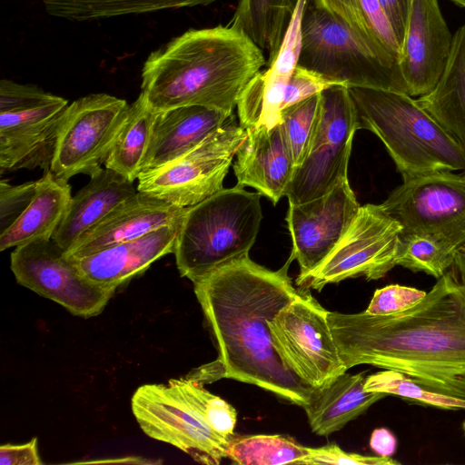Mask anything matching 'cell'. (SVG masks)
I'll use <instances>...</instances> for the list:
<instances>
[{"mask_svg": "<svg viewBox=\"0 0 465 465\" xmlns=\"http://www.w3.org/2000/svg\"><path fill=\"white\" fill-rule=\"evenodd\" d=\"M347 370L398 371L424 388L465 400V244L414 307L391 315L328 312Z\"/></svg>", "mask_w": 465, "mask_h": 465, "instance_id": "1", "label": "cell"}, {"mask_svg": "<svg viewBox=\"0 0 465 465\" xmlns=\"http://www.w3.org/2000/svg\"><path fill=\"white\" fill-rule=\"evenodd\" d=\"M293 258L272 271L250 256L195 281L194 293L212 331L218 358L189 377L227 378L269 391L304 408L315 389L288 370L276 351L269 321L299 293L288 275Z\"/></svg>", "mask_w": 465, "mask_h": 465, "instance_id": "2", "label": "cell"}, {"mask_svg": "<svg viewBox=\"0 0 465 465\" xmlns=\"http://www.w3.org/2000/svg\"><path fill=\"white\" fill-rule=\"evenodd\" d=\"M266 64L262 50L228 25L191 29L151 53L141 93L156 112L203 105L232 114Z\"/></svg>", "mask_w": 465, "mask_h": 465, "instance_id": "3", "label": "cell"}, {"mask_svg": "<svg viewBox=\"0 0 465 465\" xmlns=\"http://www.w3.org/2000/svg\"><path fill=\"white\" fill-rule=\"evenodd\" d=\"M358 129L383 143L403 180L435 172H465V149L406 93L348 87Z\"/></svg>", "mask_w": 465, "mask_h": 465, "instance_id": "4", "label": "cell"}, {"mask_svg": "<svg viewBox=\"0 0 465 465\" xmlns=\"http://www.w3.org/2000/svg\"><path fill=\"white\" fill-rule=\"evenodd\" d=\"M261 196L236 184L188 207L173 252L180 275L194 282L249 256L262 220Z\"/></svg>", "mask_w": 465, "mask_h": 465, "instance_id": "5", "label": "cell"}, {"mask_svg": "<svg viewBox=\"0 0 465 465\" xmlns=\"http://www.w3.org/2000/svg\"><path fill=\"white\" fill-rule=\"evenodd\" d=\"M298 64L348 87L406 93L398 63L313 0L303 14Z\"/></svg>", "mask_w": 465, "mask_h": 465, "instance_id": "6", "label": "cell"}, {"mask_svg": "<svg viewBox=\"0 0 465 465\" xmlns=\"http://www.w3.org/2000/svg\"><path fill=\"white\" fill-rule=\"evenodd\" d=\"M401 223L381 204L360 206L345 234L330 254L312 272L297 277L304 289L321 291L325 285L349 278L378 280L397 265Z\"/></svg>", "mask_w": 465, "mask_h": 465, "instance_id": "7", "label": "cell"}, {"mask_svg": "<svg viewBox=\"0 0 465 465\" xmlns=\"http://www.w3.org/2000/svg\"><path fill=\"white\" fill-rule=\"evenodd\" d=\"M325 310L308 292L296 297L269 321L272 344L285 367L313 389L347 371Z\"/></svg>", "mask_w": 465, "mask_h": 465, "instance_id": "8", "label": "cell"}, {"mask_svg": "<svg viewBox=\"0 0 465 465\" xmlns=\"http://www.w3.org/2000/svg\"><path fill=\"white\" fill-rule=\"evenodd\" d=\"M246 129L231 119L183 156L142 172L137 191L180 207H191L223 189V180Z\"/></svg>", "mask_w": 465, "mask_h": 465, "instance_id": "9", "label": "cell"}, {"mask_svg": "<svg viewBox=\"0 0 465 465\" xmlns=\"http://www.w3.org/2000/svg\"><path fill=\"white\" fill-rule=\"evenodd\" d=\"M357 130L356 110L348 86L337 84L322 92L321 121L307 156L294 168L286 193L289 203L321 197L348 177Z\"/></svg>", "mask_w": 465, "mask_h": 465, "instance_id": "10", "label": "cell"}, {"mask_svg": "<svg viewBox=\"0 0 465 465\" xmlns=\"http://www.w3.org/2000/svg\"><path fill=\"white\" fill-rule=\"evenodd\" d=\"M131 406L140 428L150 438L174 446L202 464L218 465L227 458L231 438L215 432L170 381L140 386Z\"/></svg>", "mask_w": 465, "mask_h": 465, "instance_id": "11", "label": "cell"}, {"mask_svg": "<svg viewBox=\"0 0 465 465\" xmlns=\"http://www.w3.org/2000/svg\"><path fill=\"white\" fill-rule=\"evenodd\" d=\"M125 100L99 93L68 104L50 171L67 181L76 174L92 177L103 168L124 122Z\"/></svg>", "mask_w": 465, "mask_h": 465, "instance_id": "12", "label": "cell"}, {"mask_svg": "<svg viewBox=\"0 0 465 465\" xmlns=\"http://www.w3.org/2000/svg\"><path fill=\"white\" fill-rule=\"evenodd\" d=\"M403 232L465 244V172H435L403 180L381 203Z\"/></svg>", "mask_w": 465, "mask_h": 465, "instance_id": "13", "label": "cell"}, {"mask_svg": "<svg viewBox=\"0 0 465 465\" xmlns=\"http://www.w3.org/2000/svg\"><path fill=\"white\" fill-rule=\"evenodd\" d=\"M10 266L19 284L83 318L100 314L116 291L84 279L53 240L15 247Z\"/></svg>", "mask_w": 465, "mask_h": 465, "instance_id": "14", "label": "cell"}, {"mask_svg": "<svg viewBox=\"0 0 465 465\" xmlns=\"http://www.w3.org/2000/svg\"><path fill=\"white\" fill-rule=\"evenodd\" d=\"M360 204L348 177L316 199L289 203L286 221L292 242L291 256L298 262L302 277L314 270L347 232Z\"/></svg>", "mask_w": 465, "mask_h": 465, "instance_id": "15", "label": "cell"}, {"mask_svg": "<svg viewBox=\"0 0 465 465\" xmlns=\"http://www.w3.org/2000/svg\"><path fill=\"white\" fill-rule=\"evenodd\" d=\"M452 43L438 0H412L398 60L409 95L423 96L435 88L446 69Z\"/></svg>", "mask_w": 465, "mask_h": 465, "instance_id": "16", "label": "cell"}, {"mask_svg": "<svg viewBox=\"0 0 465 465\" xmlns=\"http://www.w3.org/2000/svg\"><path fill=\"white\" fill-rule=\"evenodd\" d=\"M68 101L0 112V172L51 168Z\"/></svg>", "mask_w": 465, "mask_h": 465, "instance_id": "17", "label": "cell"}, {"mask_svg": "<svg viewBox=\"0 0 465 465\" xmlns=\"http://www.w3.org/2000/svg\"><path fill=\"white\" fill-rule=\"evenodd\" d=\"M188 207H180L137 191L91 227L64 252L80 258L183 222Z\"/></svg>", "mask_w": 465, "mask_h": 465, "instance_id": "18", "label": "cell"}, {"mask_svg": "<svg viewBox=\"0 0 465 465\" xmlns=\"http://www.w3.org/2000/svg\"><path fill=\"white\" fill-rule=\"evenodd\" d=\"M182 223L162 227L87 256L67 258L87 281L116 290L143 273L157 260L174 252Z\"/></svg>", "mask_w": 465, "mask_h": 465, "instance_id": "19", "label": "cell"}, {"mask_svg": "<svg viewBox=\"0 0 465 465\" xmlns=\"http://www.w3.org/2000/svg\"><path fill=\"white\" fill-rule=\"evenodd\" d=\"M235 157L237 185L254 188L274 204L286 196L295 164L282 124L246 129Z\"/></svg>", "mask_w": 465, "mask_h": 465, "instance_id": "20", "label": "cell"}, {"mask_svg": "<svg viewBox=\"0 0 465 465\" xmlns=\"http://www.w3.org/2000/svg\"><path fill=\"white\" fill-rule=\"evenodd\" d=\"M232 114L203 105H185L158 112L142 172L183 156L232 119Z\"/></svg>", "mask_w": 465, "mask_h": 465, "instance_id": "21", "label": "cell"}, {"mask_svg": "<svg viewBox=\"0 0 465 465\" xmlns=\"http://www.w3.org/2000/svg\"><path fill=\"white\" fill-rule=\"evenodd\" d=\"M136 192L125 177L103 168L72 197L52 240L66 252L79 237Z\"/></svg>", "mask_w": 465, "mask_h": 465, "instance_id": "22", "label": "cell"}, {"mask_svg": "<svg viewBox=\"0 0 465 465\" xmlns=\"http://www.w3.org/2000/svg\"><path fill=\"white\" fill-rule=\"evenodd\" d=\"M365 372H343L329 384L315 389L303 408L312 431L327 436L342 429L387 394L364 389Z\"/></svg>", "mask_w": 465, "mask_h": 465, "instance_id": "23", "label": "cell"}, {"mask_svg": "<svg viewBox=\"0 0 465 465\" xmlns=\"http://www.w3.org/2000/svg\"><path fill=\"white\" fill-rule=\"evenodd\" d=\"M71 185L50 170L36 181L35 193L25 211L0 233V251L36 241L52 240L72 199Z\"/></svg>", "mask_w": 465, "mask_h": 465, "instance_id": "24", "label": "cell"}, {"mask_svg": "<svg viewBox=\"0 0 465 465\" xmlns=\"http://www.w3.org/2000/svg\"><path fill=\"white\" fill-rule=\"evenodd\" d=\"M416 100L465 149V25L453 35L451 54L439 83Z\"/></svg>", "mask_w": 465, "mask_h": 465, "instance_id": "25", "label": "cell"}, {"mask_svg": "<svg viewBox=\"0 0 465 465\" xmlns=\"http://www.w3.org/2000/svg\"><path fill=\"white\" fill-rule=\"evenodd\" d=\"M297 0H239L228 25L245 34L274 61Z\"/></svg>", "mask_w": 465, "mask_h": 465, "instance_id": "26", "label": "cell"}, {"mask_svg": "<svg viewBox=\"0 0 465 465\" xmlns=\"http://www.w3.org/2000/svg\"><path fill=\"white\" fill-rule=\"evenodd\" d=\"M158 112L143 93L129 104L124 122L104 165L134 183L142 172L153 122Z\"/></svg>", "mask_w": 465, "mask_h": 465, "instance_id": "27", "label": "cell"}, {"mask_svg": "<svg viewBox=\"0 0 465 465\" xmlns=\"http://www.w3.org/2000/svg\"><path fill=\"white\" fill-rule=\"evenodd\" d=\"M313 1L398 63L400 44L378 0Z\"/></svg>", "mask_w": 465, "mask_h": 465, "instance_id": "28", "label": "cell"}, {"mask_svg": "<svg viewBox=\"0 0 465 465\" xmlns=\"http://www.w3.org/2000/svg\"><path fill=\"white\" fill-rule=\"evenodd\" d=\"M218 0H42L46 13L74 22L162 9L208 5Z\"/></svg>", "mask_w": 465, "mask_h": 465, "instance_id": "29", "label": "cell"}, {"mask_svg": "<svg viewBox=\"0 0 465 465\" xmlns=\"http://www.w3.org/2000/svg\"><path fill=\"white\" fill-rule=\"evenodd\" d=\"M289 77L269 67L248 83L237 102L240 125L244 129L273 128L282 123L285 89Z\"/></svg>", "mask_w": 465, "mask_h": 465, "instance_id": "30", "label": "cell"}, {"mask_svg": "<svg viewBox=\"0 0 465 465\" xmlns=\"http://www.w3.org/2000/svg\"><path fill=\"white\" fill-rule=\"evenodd\" d=\"M309 448L292 438L280 435H233L229 442L227 459L241 465H304Z\"/></svg>", "mask_w": 465, "mask_h": 465, "instance_id": "31", "label": "cell"}, {"mask_svg": "<svg viewBox=\"0 0 465 465\" xmlns=\"http://www.w3.org/2000/svg\"><path fill=\"white\" fill-rule=\"evenodd\" d=\"M459 248L439 236L401 231L397 265L439 279L452 264Z\"/></svg>", "mask_w": 465, "mask_h": 465, "instance_id": "32", "label": "cell"}, {"mask_svg": "<svg viewBox=\"0 0 465 465\" xmlns=\"http://www.w3.org/2000/svg\"><path fill=\"white\" fill-rule=\"evenodd\" d=\"M367 391L392 394L405 400L444 410H465V400L431 391L405 374L384 370L366 376Z\"/></svg>", "mask_w": 465, "mask_h": 465, "instance_id": "33", "label": "cell"}, {"mask_svg": "<svg viewBox=\"0 0 465 465\" xmlns=\"http://www.w3.org/2000/svg\"><path fill=\"white\" fill-rule=\"evenodd\" d=\"M282 125L295 167L307 156L322 117V93L283 108Z\"/></svg>", "mask_w": 465, "mask_h": 465, "instance_id": "34", "label": "cell"}, {"mask_svg": "<svg viewBox=\"0 0 465 465\" xmlns=\"http://www.w3.org/2000/svg\"><path fill=\"white\" fill-rule=\"evenodd\" d=\"M169 381L198 409L215 432L225 438L234 435L237 413L231 404L205 390L203 382L189 376Z\"/></svg>", "mask_w": 465, "mask_h": 465, "instance_id": "35", "label": "cell"}, {"mask_svg": "<svg viewBox=\"0 0 465 465\" xmlns=\"http://www.w3.org/2000/svg\"><path fill=\"white\" fill-rule=\"evenodd\" d=\"M307 0H297L274 61L269 65L272 71L291 76L297 66L302 45V18Z\"/></svg>", "mask_w": 465, "mask_h": 465, "instance_id": "36", "label": "cell"}, {"mask_svg": "<svg viewBox=\"0 0 465 465\" xmlns=\"http://www.w3.org/2000/svg\"><path fill=\"white\" fill-rule=\"evenodd\" d=\"M426 292L400 284H390L377 289L364 311L371 315H391L409 310L418 304Z\"/></svg>", "mask_w": 465, "mask_h": 465, "instance_id": "37", "label": "cell"}, {"mask_svg": "<svg viewBox=\"0 0 465 465\" xmlns=\"http://www.w3.org/2000/svg\"><path fill=\"white\" fill-rule=\"evenodd\" d=\"M36 189V181L12 185L0 182V233L8 229L30 204Z\"/></svg>", "mask_w": 465, "mask_h": 465, "instance_id": "38", "label": "cell"}, {"mask_svg": "<svg viewBox=\"0 0 465 465\" xmlns=\"http://www.w3.org/2000/svg\"><path fill=\"white\" fill-rule=\"evenodd\" d=\"M59 98L34 84H18L7 79L0 82V112L45 104Z\"/></svg>", "mask_w": 465, "mask_h": 465, "instance_id": "39", "label": "cell"}, {"mask_svg": "<svg viewBox=\"0 0 465 465\" xmlns=\"http://www.w3.org/2000/svg\"><path fill=\"white\" fill-rule=\"evenodd\" d=\"M337 84L322 74L297 64L289 78L282 110Z\"/></svg>", "mask_w": 465, "mask_h": 465, "instance_id": "40", "label": "cell"}, {"mask_svg": "<svg viewBox=\"0 0 465 465\" xmlns=\"http://www.w3.org/2000/svg\"><path fill=\"white\" fill-rule=\"evenodd\" d=\"M316 464L399 465L400 463L391 457L349 453L336 444H328L318 448L309 447V454L304 460V465Z\"/></svg>", "mask_w": 465, "mask_h": 465, "instance_id": "41", "label": "cell"}, {"mask_svg": "<svg viewBox=\"0 0 465 465\" xmlns=\"http://www.w3.org/2000/svg\"><path fill=\"white\" fill-rule=\"evenodd\" d=\"M1 465H42L37 438L23 444H3L0 447Z\"/></svg>", "mask_w": 465, "mask_h": 465, "instance_id": "42", "label": "cell"}, {"mask_svg": "<svg viewBox=\"0 0 465 465\" xmlns=\"http://www.w3.org/2000/svg\"><path fill=\"white\" fill-rule=\"evenodd\" d=\"M401 43L404 35L412 0H378Z\"/></svg>", "mask_w": 465, "mask_h": 465, "instance_id": "43", "label": "cell"}, {"mask_svg": "<svg viewBox=\"0 0 465 465\" xmlns=\"http://www.w3.org/2000/svg\"><path fill=\"white\" fill-rule=\"evenodd\" d=\"M370 447L379 456L391 457L397 449V439L390 430L377 428L371 432Z\"/></svg>", "mask_w": 465, "mask_h": 465, "instance_id": "44", "label": "cell"}, {"mask_svg": "<svg viewBox=\"0 0 465 465\" xmlns=\"http://www.w3.org/2000/svg\"><path fill=\"white\" fill-rule=\"evenodd\" d=\"M451 2H453L454 4L461 6V7H465V0H450Z\"/></svg>", "mask_w": 465, "mask_h": 465, "instance_id": "45", "label": "cell"}, {"mask_svg": "<svg viewBox=\"0 0 465 465\" xmlns=\"http://www.w3.org/2000/svg\"><path fill=\"white\" fill-rule=\"evenodd\" d=\"M462 429H463V431H464V434H465V420L462 423Z\"/></svg>", "mask_w": 465, "mask_h": 465, "instance_id": "46", "label": "cell"}]
</instances>
